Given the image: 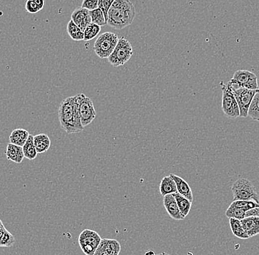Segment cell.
Instances as JSON below:
<instances>
[{
  "label": "cell",
  "mask_w": 259,
  "mask_h": 255,
  "mask_svg": "<svg viewBox=\"0 0 259 255\" xmlns=\"http://www.w3.org/2000/svg\"><path fill=\"white\" fill-rule=\"evenodd\" d=\"M71 20L84 32L87 26L91 23L89 10L82 7H78L72 13Z\"/></svg>",
  "instance_id": "13"
},
{
  "label": "cell",
  "mask_w": 259,
  "mask_h": 255,
  "mask_svg": "<svg viewBox=\"0 0 259 255\" xmlns=\"http://www.w3.org/2000/svg\"><path fill=\"white\" fill-rule=\"evenodd\" d=\"M75 98L78 101L80 118L83 127H87L94 121L96 116L92 101L83 93L78 94Z\"/></svg>",
  "instance_id": "7"
},
{
  "label": "cell",
  "mask_w": 259,
  "mask_h": 255,
  "mask_svg": "<svg viewBox=\"0 0 259 255\" xmlns=\"http://www.w3.org/2000/svg\"><path fill=\"white\" fill-rule=\"evenodd\" d=\"M163 203L167 213L172 219L176 220V221H182L185 219L180 213L177 201L173 194L164 196Z\"/></svg>",
  "instance_id": "12"
},
{
  "label": "cell",
  "mask_w": 259,
  "mask_h": 255,
  "mask_svg": "<svg viewBox=\"0 0 259 255\" xmlns=\"http://www.w3.org/2000/svg\"><path fill=\"white\" fill-rule=\"evenodd\" d=\"M98 3L99 0H84L81 7L88 10H92L98 8Z\"/></svg>",
  "instance_id": "32"
},
{
  "label": "cell",
  "mask_w": 259,
  "mask_h": 255,
  "mask_svg": "<svg viewBox=\"0 0 259 255\" xmlns=\"http://www.w3.org/2000/svg\"><path fill=\"white\" fill-rule=\"evenodd\" d=\"M67 30L72 39L74 41H84V32L75 24L73 20H70L67 24Z\"/></svg>",
  "instance_id": "23"
},
{
  "label": "cell",
  "mask_w": 259,
  "mask_h": 255,
  "mask_svg": "<svg viewBox=\"0 0 259 255\" xmlns=\"http://www.w3.org/2000/svg\"><path fill=\"white\" fill-rule=\"evenodd\" d=\"M232 80L239 87L242 88L251 90H257L259 89L257 75L248 70H241L236 72Z\"/></svg>",
  "instance_id": "10"
},
{
  "label": "cell",
  "mask_w": 259,
  "mask_h": 255,
  "mask_svg": "<svg viewBox=\"0 0 259 255\" xmlns=\"http://www.w3.org/2000/svg\"><path fill=\"white\" fill-rule=\"evenodd\" d=\"M89 13L91 22L93 23V24H97V25L100 26V27L106 25V18L105 17L103 12L99 7L94 9V10H89Z\"/></svg>",
  "instance_id": "25"
},
{
  "label": "cell",
  "mask_w": 259,
  "mask_h": 255,
  "mask_svg": "<svg viewBox=\"0 0 259 255\" xmlns=\"http://www.w3.org/2000/svg\"><path fill=\"white\" fill-rule=\"evenodd\" d=\"M157 255H171L167 254V253H165V252H163V253H160V254H159Z\"/></svg>",
  "instance_id": "37"
},
{
  "label": "cell",
  "mask_w": 259,
  "mask_h": 255,
  "mask_svg": "<svg viewBox=\"0 0 259 255\" xmlns=\"http://www.w3.org/2000/svg\"><path fill=\"white\" fill-rule=\"evenodd\" d=\"M35 3L38 6L40 10H42L44 7V5H45V0H33Z\"/></svg>",
  "instance_id": "34"
},
{
  "label": "cell",
  "mask_w": 259,
  "mask_h": 255,
  "mask_svg": "<svg viewBox=\"0 0 259 255\" xmlns=\"http://www.w3.org/2000/svg\"><path fill=\"white\" fill-rule=\"evenodd\" d=\"M229 224L231 231L235 237L243 240L249 239L250 237L244 230L240 220L229 219Z\"/></svg>",
  "instance_id": "20"
},
{
  "label": "cell",
  "mask_w": 259,
  "mask_h": 255,
  "mask_svg": "<svg viewBox=\"0 0 259 255\" xmlns=\"http://www.w3.org/2000/svg\"><path fill=\"white\" fill-rule=\"evenodd\" d=\"M25 9L28 13L34 14V13H37L38 12L41 11L39 7L33 0H27L26 1Z\"/></svg>",
  "instance_id": "31"
},
{
  "label": "cell",
  "mask_w": 259,
  "mask_h": 255,
  "mask_svg": "<svg viewBox=\"0 0 259 255\" xmlns=\"http://www.w3.org/2000/svg\"><path fill=\"white\" fill-rule=\"evenodd\" d=\"M5 227H4V225L1 226L0 227V241H1V237H2L3 234H4V231H5Z\"/></svg>",
  "instance_id": "35"
},
{
  "label": "cell",
  "mask_w": 259,
  "mask_h": 255,
  "mask_svg": "<svg viewBox=\"0 0 259 255\" xmlns=\"http://www.w3.org/2000/svg\"><path fill=\"white\" fill-rule=\"evenodd\" d=\"M101 31L100 26L91 22L84 30V41H91L96 38Z\"/></svg>",
  "instance_id": "26"
},
{
  "label": "cell",
  "mask_w": 259,
  "mask_h": 255,
  "mask_svg": "<svg viewBox=\"0 0 259 255\" xmlns=\"http://www.w3.org/2000/svg\"><path fill=\"white\" fill-rule=\"evenodd\" d=\"M188 255H193L191 253H188Z\"/></svg>",
  "instance_id": "39"
},
{
  "label": "cell",
  "mask_w": 259,
  "mask_h": 255,
  "mask_svg": "<svg viewBox=\"0 0 259 255\" xmlns=\"http://www.w3.org/2000/svg\"><path fill=\"white\" fill-rule=\"evenodd\" d=\"M34 145L38 153L47 152L51 146V139L46 133H39L33 137Z\"/></svg>",
  "instance_id": "17"
},
{
  "label": "cell",
  "mask_w": 259,
  "mask_h": 255,
  "mask_svg": "<svg viewBox=\"0 0 259 255\" xmlns=\"http://www.w3.org/2000/svg\"><path fill=\"white\" fill-rule=\"evenodd\" d=\"M256 92L257 90H248L242 87L233 90V93L240 107V117L242 118H248V111Z\"/></svg>",
  "instance_id": "9"
},
{
  "label": "cell",
  "mask_w": 259,
  "mask_h": 255,
  "mask_svg": "<svg viewBox=\"0 0 259 255\" xmlns=\"http://www.w3.org/2000/svg\"><path fill=\"white\" fill-rule=\"evenodd\" d=\"M14 236L5 230L2 237H1V241H0V247H10L15 244Z\"/></svg>",
  "instance_id": "29"
},
{
  "label": "cell",
  "mask_w": 259,
  "mask_h": 255,
  "mask_svg": "<svg viewBox=\"0 0 259 255\" xmlns=\"http://www.w3.org/2000/svg\"><path fill=\"white\" fill-rule=\"evenodd\" d=\"M173 196L175 198V200L177 201V205H178L179 209H180V213L183 215V217L185 218L188 216L191 210V202L184 196H181L180 193H175L173 194Z\"/></svg>",
  "instance_id": "22"
},
{
  "label": "cell",
  "mask_w": 259,
  "mask_h": 255,
  "mask_svg": "<svg viewBox=\"0 0 259 255\" xmlns=\"http://www.w3.org/2000/svg\"><path fill=\"white\" fill-rule=\"evenodd\" d=\"M241 223L250 238L259 234V217L245 218Z\"/></svg>",
  "instance_id": "16"
},
{
  "label": "cell",
  "mask_w": 259,
  "mask_h": 255,
  "mask_svg": "<svg viewBox=\"0 0 259 255\" xmlns=\"http://www.w3.org/2000/svg\"><path fill=\"white\" fill-rule=\"evenodd\" d=\"M118 41L117 35L111 32H105L96 38L93 44V50L99 58H108L114 50Z\"/></svg>",
  "instance_id": "5"
},
{
  "label": "cell",
  "mask_w": 259,
  "mask_h": 255,
  "mask_svg": "<svg viewBox=\"0 0 259 255\" xmlns=\"http://www.w3.org/2000/svg\"><path fill=\"white\" fill-rule=\"evenodd\" d=\"M248 117L254 121L259 122V89L257 90L252 103H251V107L248 111Z\"/></svg>",
  "instance_id": "24"
},
{
  "label": "cell",
  "mask_w": 259,
  "mask_h": 255,
  "mask_svg": "<svg viewBox=\"0 0 259 255\" xmlns=\"http://www.w3.org/2000/svg\"><path fill=\"white\" fill-rule=\"evenodd\" d=\"M172 179L174 181L177 187V193H180L181 196H184L187 199H188L191 202L193 201V193L191 191V187L189 184L185 181L184 179H182L180 176L177 175L171 174L170 175Z\"/></svg>",
  "instance_id": "15"
},
{
  "label": "cell",
  "mask_w": 259,
  "mask_h": 255,
  "mask_svg": "<svg viewBox=\"0 0 259 255\" xmlns=\"http://www.w3.org/2000/svg\"><path fill=\"white\" fill-rule=\"evenodd\" d=\"M102 238L96 232L91 230H84L78 238V243L83 253L86 255H94Z\"/></svg>",
  "instance_id": "8"
},
{
  "label": "cell",
  "mask_w": 259,
  "mask_h": 255,
  "mask_svg": "<svg viewBox=\"0 0 259 255\" xmlns=\"http://www.w3.org/2000/svg\"><path fill=\"white\" fill-rule=\"evenodd\" d=\"M245 210L230 205L225 212V216L228 219H236L241 221L245 219Z\"/></svg>",
  "instance_id": "27"
},
{
  "label": "cell",
  "mask_w": 259,
  "mask_h": 255,
  "mask_svg": "<svg viewBox=\"0 0 259 255\" xmlns=\"http://www.w3.org/2000/svg\"><path fill=\"white\" fill-rule=\"evenodd\" d=\"M58 118L61 128L69 134L84 130L75 96L68 97L61 103L58 109Z\"/></svg>",
  "instance_id": "1"
},
{
  "label": "cell",
  "mask_w": 259,
  "mask_h": 255,
  "mask_svg": "<svg viewBox=\"0 0 259 255\" xmlns=\"http://www.w3.org/2000/svg\"><path fill=\"white\" fill-rule=\"evenodd\" d=\"M160 193L162 196H167V195L174 194L177 193V187H176L175 182L172 179L171 176H165L163 178L160 184Z\"/></svg>",
  "instance_id": "19"
},
{
  "label": "cell",
  "mask_w": 259,
  "mask_h": 255,
  "mask_svg": "<svg viewBox=\"0 0 259 255\" xmlns=\"http://www.w3.org/2000/svg\"><path fill=\"white\" fill-rule=\"evenodd\" d=\"M34 136L30 134L26 143L23 146V151H24V157L29 160H34L37 157L38 152L36 150L33 140Z\"/></svg>",
  "instance_id": "21"
},
{
  "label": "cell",
  "mask_w": 259,
  "mask_h": 255,
  "mask_svg": "<svg viewBox=\"0 0 259 255\" xmlns=\"http://www.w3.org/2000/svg\"><path fill=\"white\" fill-rule=\"evenodd\" d=\"M145 255H156L153 250H148L145 253Z\"/></svg>",
  "instance_id": "36"
},
{
  "label": "cell",
  "mask_w": 259,
  "mask_h": 255,
  "mask_svg": "<svg viewBox=\"0 0 259 255\" xmlns=\"http://www.w3.org/2000/svg\"><path fill=\"white\" fill-rule=\"evenodd\" d=\"M231 205L248 211L251 209L259 207V203L254 201H234L231 203Z\"/></svg>",
  "instance_id": "28"
},
{
  "label": "cell",
  "mask_w": 259,
  "mask_h": 255,
  "mask_svg": "<svg viewBox=\"0 0 259 255\" xmlns=\"http://www.w3.org/2000/svg\"><path fill=\"white\" fill-rule=\"evenodd\" d=\"M248 217H259V207H256L245 212V218Z\"/></svg>",
  "instance_id": "33"
},
{
  "label": "cell",
  "mask_w": 259,
  "mask_h": 255,
  "mask_svg": "<svg viewBox=\"0 0 259 255\" xmlns=\"http://www.w3.org/2000/svg\"><path fill=\"white\" fill-rule=\"evenodd\" d=\"M133 54V50L131 44L128 39L122 36L119 38L114 50L108 57V62L113 67H121L129 61Z\"/></svg>",
  "instance_id": "4"
},
{
  "label": "cell",
  "mask_w": 259,
  "mask_h": 255,
  "mask_svg": "<svg viewBox=\"0 0 259 255\" xmlns=\"http://www.w3.org/2000/svg\"><path fill=\"white\" fill-rule=\"evenodd\" d=\"M6 157L8 160L12 161L16 164H20L24 160V154L23 147L21 146L9 143L6 147Z\"/></svg>",
  "instance_id": "14"
},
{
  "label": "cell",
  "mask_w": 259,
  "mask_h": 255,
  "mask_svg": "<svg viewBox=\"0 0 259 255\" xmlns=\"http://www.w3.org/2000/svg\"><path fill=\"white\" fill-rule=\"evenodd\" d=\"M222 98V110L228 118H235L240 117V107L237 104V100L234 97L232 90L228 84L221 83Z\"/></svg>",
  "instance_id": "6"
},
{
  "label": "cell",
  "mask_w": 259,
  "mask_h": 255,
  "mask_svg": "<svg viewBox=\"0 0 259 255\" xmlns=\"http://www.w3.org/2000/svg\"><path fill=\"white\" fill-rule=\"evenodd\" d=\"M114 1L115 0H99L98 7L103 12L106 20L108 19V10H109L110 7H111L112 4Z\"/></svg>",
  "instance_id": "30"
},
{
  "label": "cell",
  "mask_w": 259,
  "mask_h": 255,
  "mask_svg": "<svg viewBox=\"0 0 259 255\" xmlns=\"http://www.w3.org/2000/svg\"><path fill=\"white\" fill-rule=\"evenodd\" d=\"M1 226H3V224L2 222H1V220H0V227H1Z\"/></svg>",
  "instance_id": "38"
},
{
  "label": "cell",
  "mask_w": 259,
  "mask_h": 255,
  "mask_svg": "<svg viewBox=\"0 0 259 255\" xmlns=\"http://www.w3.org/2000/svg\"><path fill=\"white\" fill-rule=\"evenodd\" d=\"M136 13L130 0H115L108 10L107 24L116 30H122L133 22Z\"/></svg>",
  "instance_id": "2"
},
{
  "label": "cell",
  "mask_w": 259,
  "mask_h": 255,
  "mask_svg": "<svg viewBox=\"0 0 259 255\" xmlns=\"http://www.w3.org/2000/svg\"><path fill=\"white\" fill-rule=\"evenodd\" d=\"M30 135V133L25 129H15L10 134V143L23 147L28 139Z\"/></svg>",
  "instance_id": "18"
},
{
  "label": "cell",
  "mask_w": 259,
  "mask_h": 255,
  "mask_svg": "<svg viewBox=\"0 0 259 255\" xmlns=\"http://www.w3.org/2000/svg\"><path fill=\"white\" fill-rule=\"evenodd\" d=\"M234 201H254L259 203V196L257 188L251 181L240 179L231 187Z\"/></svg>",
  "instance_id": "3"
},
{
  "label": "cell",
  "mask_w": 259,
  "mask_h": 255,
  "mask_svg": "<svg viewBox=\"0 0 259 255\" xmlns=\"http://www.w3.org/2000/svg\"><path fill=\"white\" fill-rule=\"evenodd\" d=\"M121 249L120 243L117 240L104 238L96 249L94 255H119Z\"/></svg>",
  "instance_id": "11"
}]
</instances>
